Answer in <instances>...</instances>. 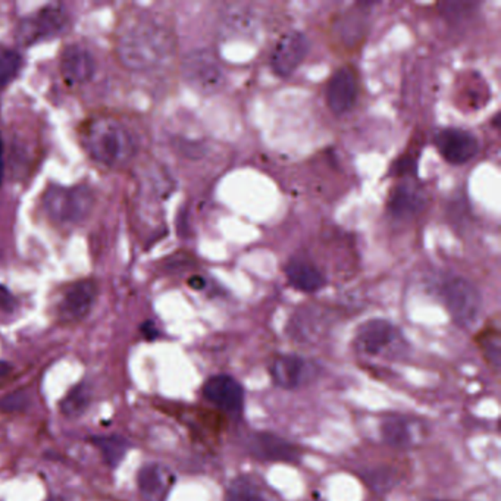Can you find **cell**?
<instances>
[{"label": "cell", "instance_id": "ffe728a7", "mask_svg": "<svg viewBox=\"0 0 501 501\" xmlns=\"http://www.w3.org/2000/svg\"><path fill=\"white\" fill-rule=\"evenodd\" d=\"M255 22V13L246 4H230L225 11L224 29L227 33H249L256 25Z\"/></svg>", "mask_w": 501, "mask_h": 501}, {"label": "cell", "instance_id": "e0dca14e", "mask_svg": "<svg viewBox=\"0 0 501 501\" xmlns=\"http://www.w3.org/2000/svg\"><path fill=\"white\" fill-rule=\"evenodd\" d=\"M423 205L425 197L418 187L402 184L394 188L393 195L389 197L388 209L391 215L406 220L419 213Z\"/></svg>", "mask_w": 501, "mask_h": 501}, {"label": "cell", "instance_id": "4fadbf2b", "mask_svg": "<svg viewBox=\"0 0 501 501\" xmlns=\"http://www.w3.org/2000/svg\"><path fill=\"white\" fill-rule=\"evenodd\" d=\"M271 377L278 387L295 389L306 381L311 366L303 357L296 355H281L273 359L270 366Z\"/></svg>", "mask_w": 501, "mask_h": 501}, {"label": "cell", "instance_id": "7c38bea8", "mask_svg": "<svg viewBox=\"0 0 501 501\" xmlns=\"http://www.w3.org/2000/svg\"><path fill=\"white\" fill-rule=\"evenodd\" d=\"M357 97V79L350 68H341L332 75L327 88V104L336 115L353 108Z\"/></svg>", "mask_w": 501, "mask_h": 501}, {"label": "cell", "instance_id": "83f0119b", "mask_svg": "<svg viewBox=\"0 0 501 501\" xmlns=\"http://www.w3.org/2000/svg\"><path fill=\"white\" fill-rule=\"evenodd\" d=\"M15 298L4 287L0 286V307L4 311L13 312L15 309Z\"/></svg>", "mask_w": 501, "mask_h": 501}, {"label": "cell", "instance_id": "277c9868", "mask_svg": "<svg viewBox=\"0 0 501 501\" xmlns=\"http://www.w3.org/2000/svg\"><path fill=\"white\" fill-rule=\"evenodd\" d=\"M448 313L459 327L472 328L482 312V297L473 282L463 277L448 278L441 288Z\"/></svg>", "mask_w": 501, "mask_h": 501}, {"label": "cell", "instance_id": "8fae6325", "mask_svg": "<svg viewBox=\"0 0 501 501\" xmlns=\"http://www.w3.org/2000/svg\"><path fill=\"white\" fill-rule=\"evenodd\" d=\"M247 450L253 457L266 462H297V448L287 439L271 432H255L247 438Z\"/></svg>", "mask_w": 501, "mask_h": 501}, {"label": "cell", "instance_id": "7402d4cb", "mask_svg": "<svg viewBox=\"0 0 501 501\" xmlns=\"http://www.w3.org/2000/svg\"><path fill=\"white\" fill-rule=\"evenodd\" d=\"M325 316L322 311H319L316 307H306L298 312L297 315L293 318L291 328L296 336L300 338H306L312 337V334L319 331V328L323 327L325 322Z\"/></svg>", "mask_w": 501, "mask_h": 501}, {"label": "cell", "instance_id": "6da1fadb", "mask_svg": "<svg viewBox=\"0 0 501 501\" xmlns=\"http://www.w3.org/2000/svg\"><path fill=\"white\" fill-rule=\"evenodd\" d=\"M116 54L127 70H158L174 56L175 42L166 25L146 15H129L116 34Z\"/></svg>", "mask_w": 501, "mask_h": 501}, {"label": "cell", "instance_id": "44dd1931", "mask_svg": "<svg viewBox=\"0 0 501 501\" xmlns=\"http://www.w3.org/2000/svg\"><path fill=\"white\" fill-rule=\"evenodd\" d=\"M96 447L99 448L100 453L104 455V462L111 466L116 468L122 462L129 444L124 438H121L118 435H102V437H95L93 438Z\"/></svg>", "mask_w": 501, "mask_h": 501}, {"label": "cell", "instance_id": "2e32d148", "mask_svg": "<svg viewBox=\"0 0 501 501\" xmlns=\"http://www.w3.org/2000/svg\"><path fill=\"white\" fill-rule=\"evenodd\" d=\"M286 277L296 290L303 293H315L327 284L323 273L313 263L303 259H295L286 266Z\"/></svg>", "mask_w": 501, "mask_h": 501}, {"label": "cell", "instance_id": "52a82bcc", "mask_svg": "<svg viewBox=\"0 0 501 501\" xmlns=\"http://www.w3.org/2000/svg\"><path fill=\"white\" fill-rule=\"evenodd\" d=\"M311 43L302 31H288L284 34L273 49L271 65L275 74L280 77H288L293 74L300 63L306 58Z\"/></svg>", "mask_w": 501, "mask_h": 501}, {"label": "cell", "instance_id": "3957f363", "mask_svg": "<svg viewBox=\"0 0 501 501\" xmlns=\"http://www.w3.org/2000/svg\"><path fill=\"white\" fill-rule=\"evenodd\" d=\"M50 220L63 225L83 224L95 206V195L86 186H52L43 196Z\"/></svg>", "mask_w": 501, "mask_h": 501}, {"label": "cell", "instance_id": "5bb4252c", "mask_svg": "<svg viewBox=\"0 0 501 501\" xmlns=\"http://www.w3.org/2000/svg\"><path fill=\"white\" fill-rule=\"evenodd\" d=\"M61 71L68 83H88L95 75V58L83 46H68L61 56Z\"/></svg>", "mask_w": 501, "mask_h": 501}, {"label": "cell", "instance_id": "4316f807", "mask_svg": "<svg viewBox=\"0 0 501 501\" xmlns=\"http://www.w3.org/2000/svg\"><path fill=\"white\" fill-rule=\"evenodd\" d=\"M27 405H29L27 396L21 391H18V393H13L8 397H4L0 402V409L4 410V412H18V410L25 409Z\"/></svg>", "mask_w": 501, "mask_h": 501}, {"label": "cell", "instance_id": "ba28073f", "mask_svg": "<svg viewBox=\"0 0 501 501\" xmlns=\"http://www.w3.org/2000/svg\"><path fill=\"white\" fill-rule=\"evenodd\" d=\"M435 146L439 154L452 165H463L475 158L480 150V141L466 129H447L435 137Z\"/></svg>", "mask_w": 501, "mask_h": 501}, {"label": "cell", "instance_id": "d6986e66", "mask_svg": "<svg viewBox=\"0 0 501 501\" xmlns=\"http://www.w3.org/2000/svg\"><path fill=\"white\" fill-rule=\"evenodd\" d=\"M381 435L384 441L394 448H407L413 439L406 419L398 416H391L382 421Z\"/></svg>", "mask_w": 501, "mask_h": 501}, {"label": "cell", "instance_id": "9a60e30c", "mask_svg": "<svg viewBox=\"0 0 501 501\" xmlns=\"http://www.w3.org/2000/svg\"><path fill=\"white\" fill-rule=\"evenodd\" d=\"M174 484V475L159 464H147L138 473V488L146 501H165Z\"/></svg>", "mask_w": 501, "mask_h": 501}, {"label": "cell", "instance_id": "603a6c76", "mask_svg": "<svg viewBox=\"0 0 501 501\" xmlns=\"http://www.w3.org/2000/svg\"><path fill=\"white\" fill-rule=\"evenodd\" d=\"M88 405H90V391H88V387L81 384V386L71 389L67 397L63 398V403H61V410L65 416L77 418L88 410Z\"/></svg>", "mask_w": 501, "mask_h": 501}, {"label": "cell", "instance_id": "ac0fdd59", "mask_svg": "<svg viewBox=\"0 0 501 501\" xmlns=\"http://www.w3.org/2000/svg\"><path fill=\"white\" fill-rule=\"evenodd\" d=\"M67 20L61 9L47 8L38 13L31 21L27 22L24 27V38H31L33 40H40L43 38H50L59 33L63 29Z\"/></svg>", "mask_w": 501, "mask_h": 501}, {"label": "cell", "instance_id": "5b68a950", "mask_svg": "<svg viewBox=\"0 0 501 501\" xmlns=\"http://www.w3.org/2000/svg\"><path fill=\"white\" fill-rule=\"evenodd\" d=\"M187 84L202 95H215L225 84V70L220 59L207 49H196L182 61Z\"/></svg>", "mask_w": 501, "mask_h": 501}, {"label": "cell", "instance_id": "484cf974", "mask_svg": "<svg viewBox=\"0 0 501 501\" xmlns=\"http://www.w3.org/2000/svg\"><path fill=\"white\" fill-rule=\"evenodd\" d=\"M480 348H482V353H484V357L487 359V362H488L489 366H491L494 371H498L501 359V344L498 332H487V334H484L482 338H480Z\"/></svg>", "mask_w": 501, "mask_h": 501}, {"label": "cell", "instance_id": "30bf717a", "mask_svg": "<svg viewBox=\"0 0 501 501\" xmlns=\"http://www.w3.org/2000/svg\"><path fill=\"white\" fill-rule=\"evenodd\" d=\"M204 396L207 402L228 413H240L245 403V391L230 375H215L209 378L205 382Z\"/></svg>", "mask_w": 501, "mask_h": 501}, {"label": "cell", "instance_id": "9c48e42d", "mask_svg": "<svg viewBox=\"0 0 501 501\" xmlns=\"http://www.w3.org/2000/svg\"><path fill=\"white\" fill-rule=\"evenodd\" d=\"M97 287L93 281L74 282L68 287L59 303V316L65 322H77L90 313L95 306Z\"/></svg>", "mask_w": 501, "mask_h": 501}, {"label": "cell", "instance_id": "f546056e", "mask_svg": "<svg viewBox=\"0 0 501 501\" xmlns=\"http://www.w3.org/2000/svg\"><path fill=\"white\" fill-rule=\"evenodd\" d=\"M50 501H59V500H50Z\"/></svg>", "mask_w": 501, "mask_h": 501}, {"label": "cell", "instance_id": "cb8c5ba5", "mask_svg": "<svg viewBox=\"0 0 501 501\" xmlns=\"http://www.w3.org/2000/svg\"><path fill=\"white\" fill-rule=\"evenodd\" d=\"M227 501H266V498L252 480L237 478L228 487Z\"/></svg>", "mask_w": 501, "mask_h": 501}, {"label": "cell", "instance_id": "8992f818", "mask_svg": "<svg viewBox=\"0 0 501 501\" xmlns=\"http://www.w3.org/2000/svg\"><path fill=\"white\" fill-rule=\"evenodd\" d=\"M402 341V334L397 327L386 319H372L357 330L355 344L362 355L377 357L388 355L396 350Z\"/></svg>", "mask_w": 501, "mask_h": 501}, {"label": "cell", "instance_id": "f1b7e54d", "mask_svg": "<svg viewBox=\"0 0 501 501\" xmlns=\"http://www.w3.org/2000/svg\"><path fill=\"white\" fill-rule=\"evenodd\" d=\"M9 371H11V366H9L6 362H0V380L6 377V375H8L9 373Z\"/></svg>", "mask_w": 501, "mask_h": 501}, {"label": "cell", "instance_id": "7a4b0ae2", "mask_svg": "<svg viewBox=\"0 0 501 501\" xmlns=\"http://www.w3.org/2000/svg\"><path fill=\"white\" fill-rule=\"evenodd\" d=\"M83 147L93 161L108 168L129 163L136 154V140L122 122L100 116L84 124L81 129Z\"/></svg>", "mask_w": 501, "mask_h": 501}, {"label": "cell", "instance_id": "d4e9b609", "mask_svg": "<svg viewBox=\"0 0 501 501\" xmlns=\"http://www.w3.org/2000/svg\"><path fill=\"white\" fill-rule=\"evenodd\" d=\"M21 68V56L11 49H0V86H6L15 79Z\"/></svg>", "mask_w": 501, "mask_h": 501}]
</instances>
